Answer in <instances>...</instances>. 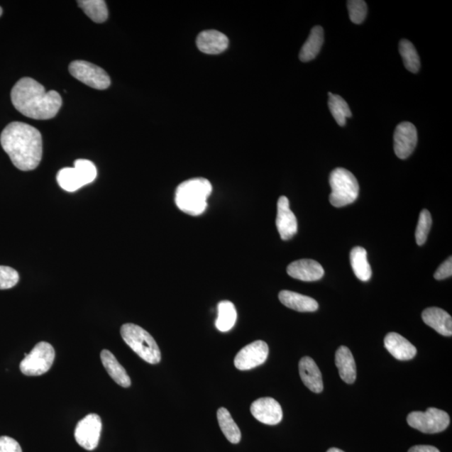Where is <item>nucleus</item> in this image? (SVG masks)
I'll return each instance as SVG.
<instances>
[{
  "instance_id": "28",
  "label": "nucleus",
  "mask_w": 452,
  "mask_h": 452,
  "mask_svg": "<svg viewBox=\"0 0 452 452\" xmlns=\"http://www.w3.org/2000/svg\"><path fill=\"white\" fill-rule=\"evenodd\" d=\"M329 106L331 114H332L338 124L343 127V126L346 124V119L351 118V109H349L346 101L343 97L333 94L331 92L329 93Z\"/></svg>"
},
{
  "instance_id": "21",
  "label": "nucleus",
  "mask_w": 452,
  "mask_h": 452,
  "mask_svg": "<svg viewBox=\"0 0 452 452\" xmlns=\"http://www.w3.org/2000/svg\"><path fill=\"white\" fill-rule=\"evenodd\" d=\"M101 360L105 370L116 384L123 387V388H128L131 385V379H130L127 371L120 365L113 353L104 349L101 353Z\"/></svg>"
},
{
  "instance_id": "7",
  "label": "nucleus",
  "mask_w": 452,
  "mask_h": 452,
  "mask_svg": "<svg viewBox=\"0 0 452 452\" xmlns=\"http://www.w3.org/2000/svg\"><path fill=\"white\" fill-rule=\"evenodd\" d=\"M55 357V349L50 343L40 342L32 349L20 365L22 374L27 376H40L45 374L53 366Z\"/></svg>"
},
{
  "instance_id": "14",
  "label": "nucleus",
  "mask_w": 452,
  "mask_h": 452,
  "mask_svg": "<svg viewBox=\"0 0 452 452\" xmlns=\"http://www.w3.org/2000/svg\"><path fill=\"white\" fill-rule=\"evenodd\" d=\"M276 225L283 241L290 240L297 234V218L291 211L290 204L286 197H281L278 199Z\"/></svg>"
},
{
  "instance_id": "34",
  "label": "nucleus",
  "mask_w": 452,
  "mask_h": 452,
  "mask_svg": "<svg viewBox=\"0 0 452 452\" xmlns=\"http://www.w3.org/2000/svg\"><path fill=\"white\" fill-rule=\"evenodd\" d=\"M452 276V258L451 256L442 263L434 274V277L441 281Z\"/></svg>"
},
{
  "instance_id": "31",
  "label": "nucleus",
  "mask_w": 452,
  "mask_h": 452,
  "mask_svg": "<svg viewBox=\"0 0 452 452\" xmlns=\"http://www.w3.org/2000/svg\"><path fill=\"white\" fill-rule=\"evenodd\" d=\"M349 17L354 24L360 25L367 16V4L363 0H351L347 3Z\"/></svg>"
},
{
  "instance_id": "37",
  "label": "nucleus",
  "mask_w": 452,
  "mask_h": 452,
  "mask_svg": "<svg viewBox=\"0 0 452 452\" xmlns=\"http://www.w3.org/2000/svg\"><path fill=\"white\" fill-rule=\"evenodd\" d=\"M2 13H3V9L1 7H0V16H2Z\"/></svg>"
},
{
  "instance_id": "5",
  "label": "nucleus",
  "mask_w": 452,
  "mask_h": 452,
  "mask_svg": "<svg viewBox=\"0 0 452 452\" xmlns=\"http://www.w3.org/2000/svg\"><path fill=\"white\" fill-rule=\"evenodd\" d=\"M329 183L332 188L329 200L332 206L341 208L355 202L360 194V185L351 171L343 167L332 171Z\"/></svg>"
},
{
  "instance_id": "24",
  "label": "nucleus",
  "mask_w": 452,
  "mask_h": 452,
  "mask_svg": "<svg viewBox=\"0 0 452 452\" xmlns=\"http://www.w3.org/2000/svg\"><path fill=\"white\" fill-rule=\"evenodd\" d=\"M351 263L355 276L362 282L370 281L372 270L367 259V251L361 246H356L351 253Z\"/></svg>"
},
{
  "instance_id": "19",
  "label": "nucleus",
  "mask_w": 452,
  "mask_h": 452,
  "mask_svg": "<svg viewBox=\"0 0 452 452\" xmlns=\"http://www.w3.org/2000/svg\"><path fill=\"white\" fill-rule=\"evenodd\" d=\"M299 374L307 388L316 394L324 390L321 371L313 358L307 356L302 358L299 362Z\"/></svg>"
},
{
  "instance_id": "22",
  "label": "nucleus",
  "mask_w": 452,
  "mask_h": 452,
  "mask_svg": "<svg viewBox=\"0 0 452 452\" xmlns=\"http://www.w3.org/2000/svg\"><path fill=\"white\" fill-rule=\"evenodd\" d=\"M335 363L338 367L340 378L347 384H353L356 380V363L351 349L340 347L335 355Z\"/></svg>"
},
{
  "instance_id": "11",
  "label": "nucleus",
  "mask_w": 452,
  "mask_h": 452,
  "mask_svg": "<svg viewBox=\"0 0 452 452\" xmlns=\"http://www.w3.org/2000/svg\"><path fill=\"white\" fill-rule=\"evenodd\" d=\"M269 348L263 340H258L245 346L236 354L235 366L239 370H249L262 365L268 360Z\"/></svg>"
},
{
  "instance_id": "1",
  "label": "nucleus",
  "mask_w": 452,
  "mask_h": 452,
  "mask_svg": "<svg viewBox=\"0 0 452 452\" xmlns=\"http://www.w3.org/2000/svg\"><path fill=\"white\" fill-rule=\"evenodd\" d=\"M0 143L18 170L31 171L39 166L43 153L39 130L27 123L13 122L3 130Z\"/></svg>"
},
{
  "instance_id": "36",
  "label": "nucleus",
  "mask_w": 452,
  "mask_h": 452,
  "mask_svg": "<svg viewBox=\"0 0 452 452\" xmlns=\"http://www.w3.org/2000/svg\"><path fill=\"white\" fill-rule=\"evenodd\" d=\"M327 452H344V451L338 448H331Z\"/></svg>"
},
{
  "instance_id": "20",
  "label": "nucleus",
  "mask_w": 452,
  "mask_h": 452,
  "mask_svg": "<svg viewBox=\"0 0 452 452\" xmlns=\"http://www.w3.org/2000/svg\"><path fill=\"white\" fill-rule=\"evenodd\" d=\"M279 300L288 309L309 313L319 309V304L314 298L299 294V293L284 290L279 293Z\"/></svg>"
},
{
  "instance_id": "26",
  "label": "nucleus",
  "mask_w": 452,
  "mask_h": 452,
  "mask_svg": "<svg viewBox=\"0 0 452 452\" xmlns=\"http://www.w3.org/2000/svg\"><path fill=\"white\" fill-rule=\"evenodd\" d=\"M237 313L236 307L230 301H222L218 304V318L216 326L219 331L226 333L236 324Z\"/></svg>"
},
{
  "instance_id": "4",
  "label": "nucleus",
  "mask_w": 452,
  "mask_h": 452,
  "mask_svg": "<svg viewBox=\"0 0 452 452\" xmlns=\"http://www.w3.org/2000/svg\"><path fill=\"white\" fill-rule=\"evenodd\" d=\"M120 332L124 342L142 360L151 365H157L161 361L160 349L155 338L145 329L136 324H126L122 326Z\"/></svg>"
},
{
  "instance_id": "33",
  "label": "nucleus",
  "mask_w": 452,
  "mask_h": 452,
  "mask_svg": "<svg viewBox=\"0 0 452 452\" xmlns=\"http://www.w3.org/2000/svg\"><path fill=\"white\" fill-rule=\"evenodd\" d=\"M0 452H22L21 446L15 439L9 436L0 437Z\"/></svg>"
},
{
  "instance_id": "10",
  "label": "nucleus",
  "mask_w": 452,
  "mask_h": 452,
  "mask_svg": "<svg viewBox=\"0 0 452 452\" xmlns=\"http://www.w3.org/2000/svg\"><path fill=\"white\" fill-rule=\"evenodd\" d=\"M101 428V419L99 414H87L77 423L75 439L84 449L94 450L99 443Z\"/></svg>"
},
{
  "instance_id": "6",
  "label": "nucleus",
  "mask_w": 452,
  "mask_h": 452,
  "mask_svg": "<svg viewBox=\"0 0 452 452\" xmlns=\"http://www.w3.org/2000/svg\"><path fill=\"white\" fill-rule=\"evenodd\" d=\"M74 167H64L58 172L57 180L60 187L67 192H75L88 184L92 183L97 176L94 164L87 160H77Z\"/></svg>"
},
{
  "instance_id": "25",
  "label": "nucleus",
  "mask_w": 452,
  "mask_h": 452,
  "mask_svg": "<svg viewBox=\"0 0 452 452\" xmlns=\"http://www.w3.org/2000/svg\"><path fill=\"white\" fill-rule=\"evenodd\" d=\"M217 419L224 436L233 444H238L241 440L240 428L227 409L221 407L218 409Z\"/></svg>"
},
{
  "instance_id": "18",
  "label": "nucleus",
  "mask_w": 452,
  "mask_h": 452,
  "mask_svg": "<svg viewBox=\"0 0 452 452\" xmlns=\"http://www.w3.org/2000/svg\"><path fill=\"white\" fill-rule=\"evenodd\" d=\"M424 323L446 337L452 335L451 316L439 307H429L422 313Z\"/></svg>"
},
{
  "instance_id": "12",
  "label": "nucleus",
  "mask_w": 452,
  "mask_h": 452,
  "mask_svg": "<svg viewBox=\"0 0 452 452\" xmlns=\"http://www.w3.org/2000/svg\"><path fill=\"white\" fill-rule=\"evenodd\" d=\"M417 130L408 122L399 123L394 133V149L396 156L405 160L412 155L417 144Z\"/></svg>"
},
{
  "instance_id": "30",
  "label": "nucleus",
  "mask_w": 452,
  "mask_h": 452,
  "mask_svg": "<svg viewBox=\"0 0 452 452\" xmlns=\"http://www.w3.org/2000/svg\"><path fill=\"white\" fill-rule=\"evenodd\" d=\"M432 226V218L430 212L427 209H423L419 214L418 225L416 231V240L418 246L426 243L429 232Z\"/></svg>"
},
{
  "instance_id": "2",
  "label": "nucleus",
  "mask_w": 452,
  "mask_h": 452,
  "mask_svg": "<svg viewBox=\"0 0 452 452\" xmlns=\"http://www.w3.org/2000/svg\"><path fill=\"white\" fill-rule=\"evenodd\" d=\"M11 101L21 114L36 120L55 118L62 105L57 92H46L40 83L31 77L22 78L16 84L11 91Z\"/></svg>"
},
{
  "instance_id": "16",
  "label": "nucleus",
  "mask_w": 452,
  "mask_h": 452,
  "mask_svg": "<svg viewBox=\"0 0 452 452\" xmlns=\"http://www.w3.org/2000/svg\"><path fill=\"white\" fill-rule=\"evenodd\" d=\"M385 347L396 360H411L417 355V348L402 335L390 333L385 338Z\"/></svg>"
},
{
  "instance_id": "9",
  "label": "nucleus",
  "mask_w": 452,
  "mask_h": 452,
  "mask_svg": "<svg viewBox=\"0 0 452 452\" xmlns=\"http://www.w3.org/2000/svg\"><path fill=\"white\" fill-rule=\"evenodd\" d=\"M69 72L77 80L97 90H105L111 85V79L104 69L96 65L76 60L70 64Z\"/></svg>"
},
{
  "instance_id": "17",
  "label": "nucleus",
  "mask_w": 452,
  "mask_h": 452,
  "mask_svg": "<svg viewBox=\"0 0 452 452\" xmlns=\"http://www.w3.org/2000/svg\"><path fill=\"white\" fill-rule=\"evenodd\" d=\"M198 49L203 53L217 55L225 51L229 45V40L226 35L214 30L204 31L197 40Z\"/></svg>"
},
{
  "instance_id": "27",
  "label": "nucleus",
  "mask_w": 452,
  "mask_h": 452,
  "mask_svg": "<svg viewBox=\"0 0 452 452\" xmlns=\"http://www.w3.org/2000/svg\"><path fill=\"white\" fill-rule=\"evenodd\" d=\"M86 15L96 23H104L109 17V11L102 0H82L77 2Z\"/></svg>"
},
{
  "instance_id": "29",
  "label": "nucleus",
  "mask_w": 452,
  "mask_h": 452,
  "mask_svg": "<svg viewBox=\"0 0 452 452\" xmlns=\"http://www.w3.org/2000/svg\"><path fill=\"white\" fill-rule=\"evenodd\" d=\"M399 53L402 55L405 68L409 72L417 73L421 67V60L417 49L411 41L402 40L399 42Z\"/></svg>"
},
{
  "instance_id": "13",
  "label": "nucleus",
  "mask_w": 452,
  "mask_h": 452,
  "mask_svg": "<svg viewBox=\"0 0 452 452\" xmlns=\"http://www.w3.org/2000/svg\"><path fill=\"white\" fill-rule=\"evenodd\" d=\"M250 412L258 421L269 426L277 425L283 417L281 405L271 397L255 400L250 405Z\"/></svg>"
},
{
  "instance_id": "23",
  "label": "nucleus",
  "mask_w": 452,
  "mask_h": 452,
  "mask_svg": "<svg viewBox=\"0 0 452 452\" xmlns=\"http://www.w3.org/2000/svg\"><path fill=\"white\" fill-rule=\"evenodd\" d=\"M324 40V31L321 26H315L311 31V33L302 46L299 59L302 62H310L316 57L320 53L321 46H323Z\"/></svg>"
},
{
  "instance_id": "15",
  "label": "nucleus",
  "mask_w": 452,
  "mask_h": 452,
  "mask_svg": "<svg viewBox=\"0 0 452 452\" xmlns=\"http://www.w3.org/2000/svg\"><path fill=\"white\" fill-rule=\"evenodd\" d=\"M287 272L292 278L304 282L319 281L324 275V270L321 264L311 259L296 260L288 265Z\"/></svg>"
},
{
  "instance_id": "32",
  "label": "nucleus",
  "mask_w": 452,
  "mask_h": 452,
  "mask_svg": "<svg viewBox=\"0 0 452 452\" xmlns=\"http://www.w3.org/2000/svg\"><path fill=\"white\" fill-rule=\"evenodd\" d=\"M20 276L15 269L0 265V290H6L16 285Z\"/></svg>"
},
{
  "instance_id": "8",
  "label": "nucleus",
  "mask_w": 452,
  "mask_h": 452,
  "mask_svg": "<svg viewBox=\"0 0 452 452\" xmlns=\"http://www.w3.org/2000/svg\"><path fill=\"white\" fill-rule=\"evenodd\" d=\"M407 423L409 426L426 434H436V433L444 431L449 426L450 417L441 409L428 408L425 412L409 413L407 417Z\"/></svg>"
},
{
  "instance_id": "35",
  "label": "nucleus",
  "mask_w": 452,
  "mask_h": 452,
  "mask_svg": "<svg viewBox=\"0 0 452 452\" xmlns=\"http://www.w3.org/2000/svg\"><path fill=\"white\" fill-rule=\"evenodd\" d=\"M408 452H441L436 447L431 446H414Z\"/></svg>"
},
{
  "instance_id": "3",
  "label": "nucleus",
  "mask_w": 452,
  "mask_h": 452,
  "mask_svg": "<svg viewBox=\"0 0 452 452\" xmlns=\"http://www.w3.org/2000/svg\"><path fill=\"white\" fill-rule=\"evenodd\" d=\"M211 193L212 185L206 179L195 178L184 181L176 189V206L189 216H200L206 211L207 199Z\"/></svg>"
}]
</instances>
